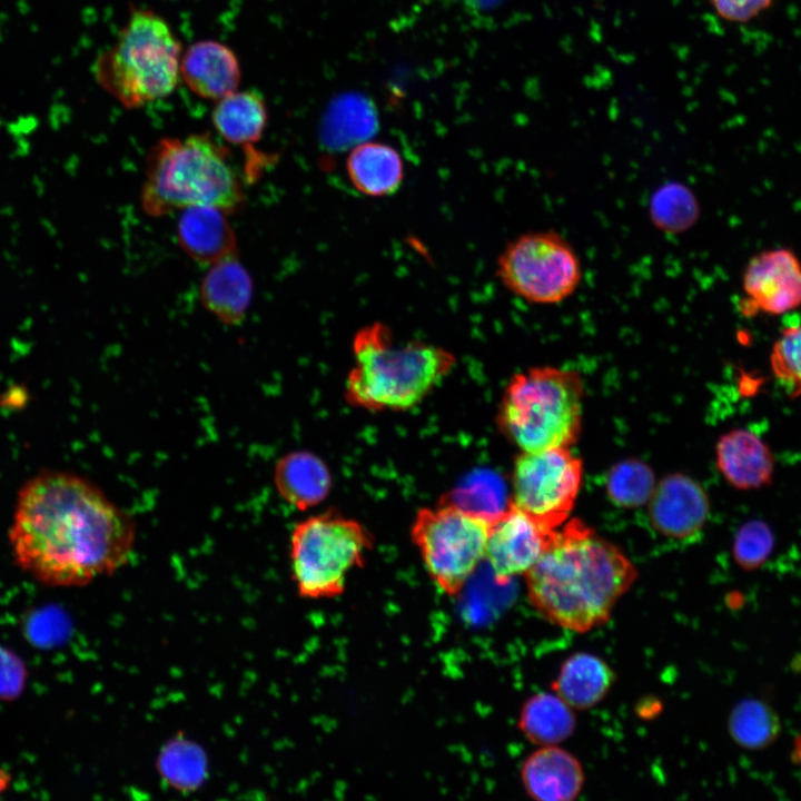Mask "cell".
<instances>
[{
  "instance_id": "cell-1",
  "label": "cell",
  "mask_w": 801,
  "mask_h": 801,
  "mask_svg": "<svg viewBox=\"0 0 801 801\" xmlns=\"http://www.w3.org/2000/svg\"><path fill=\"white\" fill-rule=\"evenodd\" d=\"M131 516L93 483L61 471L34 475L20 488L9 530L18 566L51 586H81L130 558Z\"/></svg>"
},
{
  "instance_id": "cell-32",
  "label": "cell",
  "mask_w": 801,
  "mask_h": 801,
  "mask_svg": "<svg viewBox=\"0 0 801 801\" xmlns=\"http://www.w3.org/2000/svg\"><path fill=\"white\" fill-rule=\"evenodd\" d=\"M713 9L724 20L748 22L767 10L773 0H710Z\"/></svg>"
},
{
  "instance_id": "cell-16",
  "label": "cell",
  "mask_w": 801,
  "mask_h": 801,
  "mask_svg": "<svg viewBox=\"0 0 801 801\" xmlns=\"http://www.w3.org/2000/svg\"><path fill=\"white\" fill-rule=\"evenodd\" d=\"M715 453L720 473L735 488L759 490L772 482L773 455L751 431L736 428L723 434Z\"/></svg>"
},
{
  "instance_id": "cell-7",
  "label": "cell",
  "mask_w": 801,
  "mask_h": 801,
  "mask_svg": "<svg viewBox=\"0 0 801 801\" xmlns=\"http://www.w3.org/2000/svg\"><path fill=\"white\" fill-rule=\"evenodd\" d=\"M372 533L336 510L299 522L291 532V577L300 597L328 600L346 590L348 575L364 566L373 550Z\"/></svg>"
},
{
  "instance_id": "cell-18",
  "label": "cell",
  "mask_w": 801,
  "mask_h": 801,
  "mask_svg": "<svg viewBox=\"0 0 801 801\" xmlns=\"http://www.w3.org/2000/svg\"><path fill=\"white\" fill-rule=\"evenodd\" d=\"M253 296V280L237 254L209 266L200 283L205 308L226 325H239Z\"/></svg>"
},
{
  "instance_id": "cell-11",
  "label": "cell",
  "mask_w": 801,
  "mask_h": 801,
  "mask_svg": "<svg viewBox=\"0 0 801 801\" xmlns=\"http://www.w3.org/2000/svg\"><path fill=\"white\" fill-rule=\"evenodd\" d=\"M745 316L759 313L782 315L801 306V261L788 248L764 250L753 256L742 275Z\"/></svg>"
},
{
  "instance_id": "cell-19",
  "label": "cell",
  "mask_w": 801,
  "mask_h": 801,
  "mask_svg": "<svg viewBox=\"0 0 801 801\" xmlns=\"http://www.w3.org/2000/svg\"><path fill=\"white\" fill-rule=\"evenodd\" d=\"M274 484L285 502L299 511H307L326 500L333 477L319 456L308 451H294L277 461Z\"/></svg>"
},
{
  "instance_id": "cell-30",
  "label": "cell",
  "mask_w": 801,
  "mask_h": 801,
  "mask_svg": "<svg viewBox=\"0 0 801 801\" xmlns=\"http://www.w3.org/2000/svg\"><path fill=\"white\" fill-rule=\"evenodd\" d=\"M160 772L177 788L190 789L204 777V754L188 741L174 740L160 754Z\"/></svg>"
},
{
  "instance_id": "cell-9",
  "label": "cell",
  "mask_w": 801,
  "mask_h": 801,
  "mask_svg": "<svg viewBox=\"0 0 801 801\" xmlns=\"http://www.w3.org/2000/svg\"><path fill=\"white\" fill-rule=\"evenodd\" d=\"M501 284L534 305H555L571 297L583 278L581 259L560 233L535 230L520 235L502 250L496 263Z\"/></svg>"
},
{
  "instance_id": "cell-21",
  "label": "cell",
  "mask_w": 801,
  "mask_h": 801,
  "mask_svg": "<svg viewBox=\"0 0 801 801\" xmlns=\"http://www.w3.org/2000/svg\"><path fill=\"white\" fill-rule=\"evenodd\" d=\"M615 673L601 657L577 652L561 665L552 690L574 710L597 705L611 691Z\"/></svg>"
},
{
  "instance_id": "cell-24",
  "label": "cell",
  "mask_w": 801,
  "mask_h": 801,
  "mask_svg": "<svg viewBox=\"0 0 801 801\" xmlns=\"http://www.w3.org/2000/svg\"><path fill=\"white\" fill-rule=\"evenodd\" d=\"M376 127L374 103L359 92H345L329 102L322 122V137L327 145H357L365 141Z\"/></svg>"
},
{
  "instance_id": "cell-3",
  "label": "cell",
  "mask_w": 801,
  "mask_h": 801,
  "mask_svg": "<svg viewBox=\"0 0 801 801\" xmlns=\"http://www.w3.org/2000/svg\"><path fill=\"white\" fill-rule=\"evenodd\" d=\"M352 353L344 397L352 407L370 413L413 409L456 365L448 349L418 339L397 340L380 322L356 332Z\"/></svg>"
},
{
  "instance_id": "cell-6",
  "label": "cell",
  "mask_w": 801,
  "mask_h": 801,
  "mask_svg": "<svg viewBox=\"0 0 801 801\" xmlns=\"http://www.w3.org/2000/svg\"><path fill=\"white\" fill-rule=\"evenodd\" d=\"M181 44L152 10H131L115 42L98 56V83L125 108L166 98L180 79Z\"/></svg>"
},
{
  "instance_id": "cell-14",
  "label": "cell",
  "mask_w": 801,
  "mask_h": 801,
  "mask_svg": "<svg viewBox=\"0 0 801 801\" xmlns=\"http://www.w3.org/2000/svg\"><path fill=\"white\" fill-rule=\"evenodd\" d=\"M180 78L198 97L219 100L237 90L241 70L235 52L216 40H201L181 56Z\"/></svg>"
},
{
  "instance_id": "cell-5",
  "label": "cell",
  "mask_w": 801,
  "mask_h": 801,
  "mask_svg": "<svg viewBox=\"0 0 801 801\" xmlns=\"http://www.w3.org/2000/svg\"><path fill=\"white\" fill-rule=\"evenodd\" d=\"M583 392L572 369L537 366L517 373L502 395L498 429L522 452L570 447L582 428Z\"/></svg>"
},
{
  "instance_id": "cell-23",
  "label": "cell",
  "mask_w": 801,
  "mask_h": 801,
  "mask_svg": "<svg viewBox=\"0 0 801 801\" xmlns=\"http://www.w3.org/2000/svg\"><path fill=\"white\" fill-rule=\"evenodd\" d=\"M517 726L536 745H558L573 735L576 718L574 709L556 693L541 692L524 702Z\"/></svg>"
},
{
  "instance_id": "cell-29",
  "label": "cell",
  "mask_w": 801,
  "mask_h": 801,
  "mask_svg": "<svg viewBox=\"0 0 801 801\" xmlns=\"http://www.w3.org/2000/svg\"><path fill=\"white\" fill-rule=\"evenodd\" d=\"M770 364L775 378L793 397L801 395V320L784 327L773 344Z\"/></svg>"
},
{
  "instance_id": "cell-35",
  "label": "cell",
  "mask_w": 801,
  "mask_h": 801,
  "mask_svg": "<svg viewBox=\"0 0 801 801\" xmlns=\"http://www.w3.org/2000/svg\"><path fill=\"white\" fill-rule=\"evenodd\" d=\"M10 784V775L2 768H0V794L4 792Z\"/></svg>"
},
{
  "instance_id": "cell-26",
  "label": "cell",
  "mask_w": 801,
  "mask_h": 801,
  "mask_svg": "<svg viewBox=\"0 0 801 801\" xmlns=\"http://www.w3.org/2000/svg\"><path fill=\"white\" fill-rule=\"evenodd\" d=\"M445 500L485 521L488 525L498 518L512 503L504 481L493 472H481L471 476V479L447 495Z\"/></svg>"
},
{
  "instance_id": "cell-17",
  "label": "cell",
  "mask_w": 801,
  "mask_h": 801,
  "mask_svg": "<svg viewBox=\"0 0 801 801\" xmlns=\"http://www.w3.org/2000/svg\"><path fill=\"white\" fill-rule=\"evenodd\" d=\"M227 215L217 207L202 205L181 210L178 243L192 260L210 266L236 254V237Z\"/></svg>"
},
{
  "instance_id": "cell-15",
  "label": "cell",
  "mask_w": 801,
  "mask_h": 801,
  "mask_svg": "<svg viewBox=\"0 0 801 801\" xmlns=\"http://www.w3.org/2000/svg\"><path fill=\"white\" fill-rule=\"evenodd\" d=\"M526 793L536 801H573L582 791L585 777L582 764L557 745L541 746L521 768Z\"/></svg>"
},
{
  "instance_id": "cell-8",
  "label": "cell",
  "mask_w": 801,
  "mask_h": 801,
  "mask_svg": "<svg viewBox=\"0 0 801 801\" xmlns=\"http://www.w3.org/2000/svg\"><path fill=\"white\" fill-rule=\"evenodd\" d=\"M488 526L445 498L417 511L412 543L428 576L446 595H458L485 561Z\"/></svg>"
},
{
  "instance_id": "cell-20",
  "label": "cell",
  "mask_w": 801,
  "mask_h": 801,
  "mask_svg": "<svg viewBox=\"0 0 801 801\" xmlns=\"http://www.w3.org/2000/svg\"><path fill=\"white\" fill-rule=\"evenodd\" d=\"M350 184L368 197L389 196L404 179V162L390 145L365 140L355 145L346 159Z\"/></svg>"
},
{
  "instance_id": "cell-2",
  "label": "cell",
  "mask_w": 801,
  "mask_h": 801,
  "mask_svg": "<svg viewBox=\"0 0 801 801\" xmlns=\"http://www.w3.org/2000/svg\"><path fill=\"white\" fill-rule=\"evenodd\" d=\"M524 575L528 601L544 620L584 633L610 620L637 571L617 546L573 518Z\"/></svg>"
},
{
  "instance_id": "cell-22",
  "label": "cell",
  "mask_w": 801,
  "mask_h": 801,
  "mask_svg": "<svg viewBox=\"0 0 801 801\" xmlns=\"http://www.w3.org/2000/svg\"><path fill=\"white\" fill-rule=\"evenodd\" d=\"M211 121L225 141L250 151L251 159L253 145L260 140L268 121L265 99L255 90H236L217 100Z\"/></svg>"
},
{
  "instance_id": "cell-34",
  "label": "cell",
  "mask_w": 801,
  "mask_h": 801,
  "mask_svg": "<svg viewBox=\"0 0 801 801\" xmlns=\"http://www.w3.org/2000/svg\"><path fill=\"white\" fill-rule=\"evenodd\" d=\"M791 756L793 762L801 763V734L794 741Z\"/></svg>"
},
{
  "instance_id": "cell-25",
  "label": "cell",
  "mask_w": 801,
  "mask_h": 801,
  "mask_svg": "<svg viewBox=\"0 0 801 801\" xmlns=\"http://www.w3.org/2000/svg\"><path fill=\"white\" fill-rule=\"evenodd\" d=\"M780 731L781 722L777 712L760 700L741 701L729 716L732 740L746 750L768 748L778 739Z\"/></svg>"
},
{
  "instance_id": "cell-28",
  "label": "cell",
  "mask_w": 801,
  "mask_h": 801,
  "mask_svg": "<svg viewBox=\"0 0 801 801\" xmlns=\"http://www.w3.org/2000/svg\"><path fill=\"white\" fill-rule=\"evenodd\" d=\"M655 485L653 471L647 464L627 458L609 471L605 490L616 506L635 508L649 502Z\"/></svg>"
},
{
  "instance_id": "cell-33",
  "label": "cell",
  "mask_w": 801,
  "mask_h": 801,
  "mask_svg": "<svg viewBox=\"0 0 801 801\" xmlns=\"http://www.w3.org/2000/svg\"><path fill=\"white\" fill-rule=\"evenodd\" d=\"M446 4H457L472 11H486L497 7L503 0H438Z\"/></svg>"
},
{
  "instance_id": "cell-13",
  "label": "cell",
  "mask_w": 801,
  "mask_h": 801,
  "mask_svg": "<svg viewBox=\"0 0 801 801\" xmlns=\"http://www.w3.org/2000/svg\"><path fill=\"white\" fill-rule=\"evenodd\" d=\"M647 503L653 528L678 541H690L700 535L710 513L703 487L682 473L664 476Z\"/></svg>"
},
{
  "instance_id": "cell-27",
  "label": "cell",
  "mask_w": 801,
  "mask_h": 801,
  "mask_svg": "<svg viewBox=\"0 0 801 801\" xmlns=\"http://www.w3.org/2000/svg\"><path fill=\"white\" fill-rule=\"evenodd\" d=\"M700 216V206L692 190L680 184L669 182L652 195L650 217L657 229L678 234L690 229Z\"/></svg>"
},
{
  "instance_id": "cell-10",
  "label": "cell",
  "mask_w": 801,
  "mask_h": 801,
  "mask_svg": "<svg viewBox=\"0 0 801 801\" xmlns=\"http://www.w3.org/2000/svg\"><path fill=\"white\" fill-rule=\"evenodd\" d=\"M583 477L582 461L570 447L522 452L512 471V503L548 530H556L574 507Z\"/></svg>"
},
{
  "instance_id": "cell-31",
  "label": "cell",
  "mask_w": 801,
  "mask_h": 801,
  "mask_svg": "<svg viewBox=\"0 0 801 801\" xmlns=\"http://www.w3.org/2000/svg\"><path fill=\"white\" fill-rule=\"evenodd\" d=\"M774 547V535L770 526L760 520L743 524L735 534L732 555L744 571L760 568L770 557Z\"/></svg>"
},
{
  "instance_id": "cell-4",
  "label": "cell",
  "mask_w": 801,
  "mask_h": 801,
  "mask_svg": "<svg viewBox=\"0 0 801 801\" xmlns=\"http://www.w3.org/2000/svg\"><path fill=\"white\" fill-rule=\"evenodd\" d=\"M140 199L151 217L200 205L231 214L244 205L245 190L228 148L201 132L161 138L151 147Z\"/></svg>"
},
{
  "instance_id": "cell-12",
  "label": "cell",
  "mask_w": 801,
  "mask_h": 801,
  "mask_svg": "<svg viewBox=\"0 0 801 801\" xmlns=\"http://www.w3.org/2000/svg\"><path fill=\"white\" fill-rule=\"evenodd\" d=\"M556 530L545 528L511 503L488 526L485 561L496 582L505 584L530 571L552 543Z\"/></svg>"
}]
</instances>
